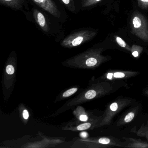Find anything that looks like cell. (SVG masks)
Wrapping results in <instances>:
<instances>
[{
  "mask_svg": "<svg viewBox=\"0 0 148 148\" xmlns=\"http://www.w3.org/2000/svg\"><path fill=\"white\" fill-rule=\"evenodd\" d=\"M27 20L35 25L45 35L60 42L65 37L63 23L47 12L34 6L31 11L24 12Z\"/></svg>",
  "mask_w": 148,
  "mask_h": 148,
  "instance_id": "6da1fadb",
  "label": "cell"
},
{
  "mask_svg": "<svg viewBox=\"0 0 148 148\" xmlns=\"http://www.w3.org/2000/svg\"><path fill=\"white\" fill-rule=\"evenodd\" d=\"M100 52L98 48H91L66 60L62 64L76 69H94L104 61V58Z\"/></svg>",
  "mask_w": 148,
  "mask_h": 148,
  "instance_id": "7a4b0ae2",
  "label": "cell"
},
{
  "mask_svg": "<svg viewBox=\"0 0 148 148\" xmlns=\"http://www.w3.org/2000/svg\"><path fill=\"white\" fill-rule=\"evenodd\" d=\"M105 92L103 86L100 83L91 86L79 93L77 97H74L71 100H68L61 108L58 110L53 116L59 115L70 108L77 106L89 100L94 99L102 95Z\"/></svg>",
  "mask_w": 148,
  "mask_h": 148,
  "instance_id": "3957f363",
  "label": "cell"
},
{
  "mask_svg": "<svg viewBox=\"0 0 148 148\" xmlns=\"http://www.w3.org/2000/svg\"><path fill=\"white\" fill-rule=\"evenodd\" d=\"M97 32L88 27H81L75 29L65 36L60 41V45L64 48H75L80 46L92 39Z\"/></svg>",
  "mask_w": 148,
  "mask_h": 148,
  "instance_id": "277c9868",
  "label": "cell"
},
{
  "mask_svg": "<svg viewBox=\"0 0 148 148\" xmlns=\"http://www.w3.org/2000/svg\"><path fill=\"white\" fill-rule=\"evenodd\" d=\"M33 6L47 12L61 23H65L68 20V15L66 8L58 0H28Z\"/></svg>",
  "mask_w": 148,
  "mask_h": 148,
  "instance_id": "5b68a950",
  "label": "cell"
},
{
  "mask_svg": "<svg viewBox=\"0 0 148 148\" xmlns=\"http://www.w3.org/2000/svg\"><path fill=\"white\" fill-rule=\"evenodd\" d=\"M28 0H0L1 5L8 8L14 11L24 12L30 10Z\"/></svg>",
  "mask_w": 148,
  "mask_h": 148,
  "instance_id": "8992f818",
  "label": "cell"
},
{
  "mask_svg": "<svg viewBox=\"0 0 148 148\" xmlns=\"http://www.w3.org/2000/svg\"><path fill=\"white\" fill-rule=\"evenodd\" d=\"M73 114L75 116L74 121L70 122L66 125L67 126L75 125L80 123L92 121L90 120V116L81 106H78L73 111Z\"/></svg>",
  "mask_w": 148,
  "mask_h": 148,
  "instance_id": "52a82bcc",
  "label": "cell"
},
{
  "mask_svg": "<svg viewBox=\"0 0 148 148\" xmlns=\"http://www.w3.org/2000/svg\"><path fill=\"white\" fill-rule=\"evenodd\" d=\"M94 123L95 122L94 120H92L89 122L80 123L75 125L70 126L66 125L62 128V130L74 132L86 130L88 129H90L92 127H94Z\"/></svg>",
  "mask_w": 148,
  "mask_h": 148,
  "instance_id": "ba28073f",
  "label": "cell"
},
{
  "mask_svg": "<svg viewBox=\"0 0 148 148\" xmlns=\"http://www.w3.org/2000/svg\"><path fill=\"white\" fill-rule=\"evenodd\" d=\"M66 9L74 14H78L75 0H58Z\"/></svg>",
  "mask_w": 148,
  "mask_h": 148,
  "instance_id": "9c48e42d",
  "label": "cell"
},
{
  "mask_svg": "<svg viewBox=\"0 0 148 148\" xmlns=\"http://www.w3.org/2000/svg\"><path fill=\"white\" fill-rule=\"evenodd\" d=\"M78 90V88L77 87H72V88H70V89L66 90L65 91L61 93L59 96H58L57 98L55 99V101L58 102V101H60V100H64L66 98L69 97L75 94L77 92Z\"/></svg>",
  "mask_w": 148,
  "mask_h": 148,
  "instance_id": "30bf717a",
  "label": "cell"
},
{
  "mask_svg": "<svg viewBox=\"0 0 148 148\" xmlns=\"http://www.w3.org/2000/svg\"><path fill=\"white\" fill-rule=\"evenodd\" d=\"M126 76V74L123 72H115L114 73H108L107 78L109 79L114 78H123Z\"/></svg>",
  "mask_w": 148,
  "mask_h": 148,
  "instance_id": "8fae6325",
  "label": "cell"
},
{
  "mask_svg": "<svg viewBox=\"0 0 148 148\" xmlns=\"http://www.w3.org/2000/svg\"><path fill=\"white\" fill-rule=\"evenodd\" d=\"M21 116L24 121H27L29 117V112L27 109H24L21 112Z\"/></svg>",
  "mask_w": 148,
  "mask_h": 148,
  "instance_id": "7c38bea8",
  "label": "cell"
},
{
  "mask_svg": "<svg viewBox=\"0 0 148 148\" xmlns=\"http://www.w3.org/2000/svg\"><path fill=\"white\" fill-rule=\"evenodd\" d=\"M135 116V114L133 112H131L128 113L124 119V121L126 123H129V122H131Z\"/></svg>",
  "mask_w": 148,
  "mask_h": 148,
  "instance_id": "4fadbf2b",
  "label": "cell"
},
{
  "mask_svg": "<svg viewBox=\"0 0 148 148\" xmlns=\"http://www.w3.org/2000/svg\"><path fill=\"white\" fill-rule=\"evenodd\" d=\"M98 141V143L101 144H109L110 143V140L107 138H101L99 139Z\"/></svg>",
  "mask_w": 148,
  "mask_h": 148,
  "instance_id": "5bb4252c",
  "label": "cell"
},
{
  "mask_svg": "<svg viewBox=\"0 0 148 148\" xmlns=\"http://www.w3.org/2000/svg\"><path fill=\"white\" fill-rule=\"evenodd\" d=\"M116 39L118 44L120 46H121V47H125L126 46V44H125V42L121 38L117 37L116 38Z\"/></svg>",
  "mask_w": 148,
  "mask_h": 148,
  "instance_id": "9a60e30c",
  "label": "cell"
},
{
  "mask_svg": "<svg viewBox=\"0 0 148 148\" xmlns=\"http://www.w3.org/2000/svg\"><path fill=\"white\" fill-rule=\"evenodd\" d=\"M118 104L117 103L115 102V103H112L110 106V109L111 111L112 112H116L117 110L118 109Z\"/></svg>",
  "mask_w": 148,
  "mask_h": 148,
  "instance_id": "2e32d148",
  "label": "cell"
},
{
  "mask_svg": "<svg viewBox=\"0 0 148 148\" xmlns=\"http://www.w3.org/2000/svg\"><path fill=\"white\" fill-rule=\"evenodd\" d=\"M79 136L81 137V138H87V136H88V134L86 132H82L80 133Z\"/></svg>",
  "mask_w": 148,
  "mask_h": 148,
  "instance_id": "e0dca14e",
  "label": "cell"
},
{
  "mask_svg": "<svg viewBox=\"0 0 148 148\" xmlns=\"http://www.w3.org/2000/svg\"><path fill=\"white\" fill-rule=\"evenodd\" d=\"M132 55L134 56V57H137L138 56V52L137 51H135L133 52L132 53Z\"/></svg>",
  "mask_w": 148,
  "mask_h": 148,
  "instance_id": "ac0fdd59",
  "label": "cell"
},
{
  "mask_svg": "<svg viewBox=\"0 0 148 148\" xmlns=\"http://www.w3.org/2000/svg\"><path fill=\"white\" fill-rule=\"evenodd\" d=\"M140 1L143 2H148V0H140Z\"/></svg>",
  "mask_w": 148,
  "mask_h": 148,
  "instance_id": "d6986e66",
  "label": "cell"
}]
</instances>
